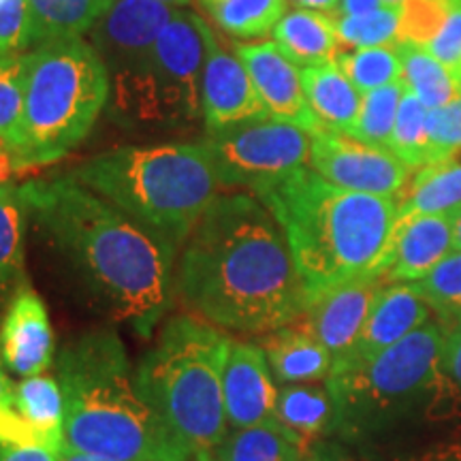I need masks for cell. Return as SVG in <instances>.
Instances as JSON below:
<instances>
[{
	"instance_id": "1",
	"label": "cell",
	"mask_w": 461,
	"mask_h": 461,
	"mask_svg": "<svg viewBox=\"0 0 461 461\" xmlns=\"http://www.w3.org/2000/svg\"><path fill=\"white\" fill-rule=\"evenodd\" d=\"M176 293L218 330L255 336L302 321L308 303L285 230L248 193L218 194L207 207L182 246Z\"/></svg>"
},
{
	"instance_id": "2",
	"label": "cell",
	"mask_w": 461,
	"mask_h": 461,
	"mask_svg": "<svg viewBox=\"0 0 461 461\" xmlns=\"http://www.w3.org/2000/svg\"><path fill=\"white\" fill-rule=\"evenodd\" d=\"M26 210L79 276L96 308L148 336L176 293L177 248L73 173L20 186Z\"/></svg>"
},
{
	"instance_id": "3",
	"label": "cell",
	"mask_w": 461,
	"mask_h": 461,
	"mask_svg": "<svg viewBox=\"0 0 461 461\" xmlns=\"http://www.w3.org/2000/svg\"><path fill=\"white\" fill-rule=\"evenodd\" d=\"M58 383L65 395V448L120 461L194 459L141 395L113 331H90L68 342L58 359Z\"/></svg>"
},
{
	"instance_id": "4",
	"label": "cell",
	"mask_w": 461,
	"mask_h": 461,
	"mask_svg": "<svg viewBox=\"0 0 461 461\" xmlns=\"http://www.w3.org/2000/svg\"><path fill=\"white\" fill-rule=\"evenodd\" d=\"M257 197L285 230L308 302L378 274L397 221L393 197L333 186L308 167L258 190Z\"/></svg>"
},
{
	"instance_id": "5",
	"label": "cell",
	"mask_w": 461,
	"mask_h": 461,
	"mask_svg": "<svg viewBox=\"0 0 461 461\" xmlns=\"http://www.w3.org/2000/svg\"><path fill=\"white\" fill-rule=\"evenodd\" d=\"M73 176L177 250L221 190L199 141L109 149L79 165Z\"/></svg>"
},
{
	"instance_id": "6",
	"label": "cell",
	"mask_w": 461,
	"mask_h": 461,
	"mask_svg": "<svg viewBox=\"0 0 461 461\" xmlns=\"http://www.w3.org/2000/svg\"><path fill=\"white\" fill-rule=\"evenodd\" d=\"M230 338L194 314L171 316L135 370L137 387L194 457L229 434L222 370Z\"/></svg>"
},
{
	"instance_id": "7",
	"label": "cell",
	"mask_w": 461,
	"mask_h": 461,
	"mask_svg": "<svg viewBox=\"0 0 461 461\" xmlns=\"http://www.w3.org/2000/svg\"><path fill=\"white\" fill-rule=\"evenodd\" d=\"M109 103V75L84 37L43 43L24 54V131L15 167L51 165L79 146Z\"/></svg>"
},
{
	"instance_id": "8",
	"label": "cell",
	"mask_w": 461,
	"mask_h": 461,
	"mask_svg": "<svg viewBox=\"0 0 461 461\" xmlns=\"http://www.w3.org/2000/svg\"><path fill=\"white\" fill-rule=\"evenodd\" d=\"M442 342L440 327L425 322L372 361L331 374L327 387L336 400L339 425L370 428L425 397L445 374Z\"/></svg>"
},
{
	"instance_id": "9",
	"label": "cell",
	"mask_w": 461,
	"mask_h": 461,
	"mask_svg": "<svg viewBox=\"0 0 461 461\" xmlns=\"http://www.w3.org/2000/svg\"><path fill=\"white\" fill-rule=\"evenodd\" d=\"M171 14L154 0H113L88 32L109 75V115L126 129L143 126L154 45Z\"/></svg>"
},
{
	"instance_id": "10",
	"label": "cell",
	"mask_w": 461,
	"mask_h": 461,
	"mask_svg": "<svg viewBox=\"0 0 461 461\" xmlns=\"http://www.w3.org/2000/svg\"><path fill=\"white\" fill-rule=\"evenodd\" d=\"M214 31L188 9H173L154 45L143 126H182L199 120L201 84Z\"/></svg>"
},
{
	"instance_id": "11",
	"label": "cell",
	"mask_w": 461,
	"mask_h": 461,
	"mask_svg": "<svg viewBox=\"0 0 461 461\" xmlns=\"http://www.w3.org/2000/svg\"><path fill=\"white\" fill-rule=\"evenodd\" d=\"M221 186H272L310 165V132L274 118L255 120L199 140Z\"/></svg>"
},
{
	"instance_id": "12",
	"label": "cell",
	"mask_w": 461,
	"mask_h": 461,
	"mask_svg": "<svg viewBox=\"0 0 461 461\" xmlns=\"http://www.w3.org/2000/svg\"><path fill=\"white\" fill-rule=\"evenodd\" d=\"M310 169L333 186L395 199L411 180V167L391 149L357 140L350 132L321 126L310 132Z\"/></svg>"
},
{
	"instance_id": "13",
	"label": "cell",
	"mask_w": 461,
	"mask_h": 461,
	"mask_svg": "<svg viewBox=\"0 0 461 461\" xmlns=\"http://www.w3.org/2000/svg\"><path fill=\"white\" fill-rule=\"evenodd\" d=\"M235 54L250 75L269 118L299 126L308 132L321 129V122L316 120L305 96L302 68L278 48V43H238Z\"/></svg>"
},
{
	"instance_id": "14",
	"label": "cell",
	"mask_w": 461,
	"mask_h": 461,
	"mask_svg": "<svg viewBox=\"0 0 461 461\" xmlns=\"http://www.w3.org/2000/svg\"><path fill=\"white\" fill-rule=\"evenodd\" d=\"M383 286L384 280L378 274H370L330 288L305 303L302 321L331 353V372L348 361L370 314L374 297Z\"/></svg>"
},
{
	"instance_id": "15",
	"label": "cell",
	"mask_w": 461,
	"mask_h": 461,
	"mask_svg": "<svg viewBox=\"0 0 461 461\" xmlns=\"http://www.w3.org/2000/svg\"><path fill=\"white\" fill-rule=\"evenodd\" d=\"M201 112L207 135L269 118L246 67L235 51L218 41L216 34H212L205 58Z\"/></svg>"
},
{
	"instance_id": "16",
	"label": "cell",
	"mask_w": 461,
	"mask_h": 461,
	"mask_svg": "<svg viewBox=\"0 0 461 461\" xmlns=\"http://www.w3.org/2000/svg\"><path fill=\"white\" fill-rule=\"evenodd\" d=\"M222 393L229 431L274 420L278 389L261 344L230 338L222 370Z\"/></svg>"
},
{
	"instance_id": "17",
	"label": "cell",
	"mask_w": 461,
	"mask_h": 461,
	"mask_svg": "<svg viewBox=\"0 0 461 461\" xmlns=\"http://www.w3.org/2000/svg\"><path fill=\"white\" fill-rule=\"evenodd\" d=\"M453 221L445 214H402L378 267L384 285L417 282L453 252Z\"/></svg>"
},
{
	"instance_id": "18",
	"label": "cell",
	"mask_w": 461,
	"mask_h": 461,
	"mask_svg": "<svg viewBox=\"0 0 461 461\" xmlns=\"http://www.w3.org/2000/svg\"><path fill=\"white\" fill-rule=\"evenodd\" d=\"M0 357L17 376L45 374L54 363V331L43 299L26 282L15 291L0 327Z\"/></svg>"
},
{
	"instance_id": "19",
	"label": "cell",
	"mask_w": 461,
	"mask_h": 461,
	"mask_svg": "<svg viewBox=\"0 0 461 461\" xmlns=\"http://www.w3.org/2000/svg\"><path fill=\"white\" fill-rule=\"evenodd\" d=\"M429 303L420 297L414 282L384 285L374 297L370 314H367L366 325H363L361 336L357 339L348 361L331 374L350 370V367L372 361L383 350L391 348L400 339L423 327L429 321Z\"/></svg>"
},
{
	"instance_id": "20",
	"label": "cell",
	"mask_w": 461,
	"mask_h": 461,
	"mask_svg": "<svg viewBox=\"0 0 461 461\" xmlns=\"http://www.w3.org/2000/svg\"><path fill=\"white\" fill-rule=\"evenodd\" d=\"M261 348L267 357L269 370L282 384L316 383L327 380L331 374V353L303 321L265 333Z\"/></svg>"
},
{
	"instance_id": "21",
	"label": "cell",
	"mask_w": 461,
	"mask_h": 461,
	"mask_svg": "<svg viewBox=\"0 0 461 461\" xmlns=\"http://www.w3.org/2000/svg\"><path fill=\"white\" fill-rule=\"evenodd\" d=\"M276 423L286 431L303 453L310 445L339 428V414L330 387L321 384H285L276 402Z\"/></svg>"
},
{
	"instance_id": "22",
	"label": "cell",
	"mask_w": 461,
	"mask_h": 461,
	"mask_svg": "<svg viewBox=\"0 0 461 461\" xmlns=\"http://www.w3.org/2000/svg\"><path fill=\"white\" fill-rule=\"evenodd\" d=\"M302 82L310 109L321 126L353 132L361 112L363 95L355 88L339 67L333 62L314 67H302Z\"/></svg>"
},
{
	"instance_id": "23",
	"label": "cell",
	"mask_w": 461,
	"mask_h": 461,
	"mask_svg": "<svg viewBox=\"0 0 461 461\" xmlns=\"http://www.w3.org/2000/svg\"><path fill=\"white\" fill-rule=\"evenodd\" d=\"M274 41L297 67L333 62L342 51L331 15L310 9H293L274 28Z\"/></svg>"
},
{
	"instance_id": "24",
	"label": "cell",
	"mask_w": 461,
	"mask_h": 461,
	"mask_svg": "<svg viewBox=\"0 0 461 461\" xmlns=\"http://www.w3.org/2000/svg\"><path fill=\"white\" fill-rule=\"evenodd\" d=\"M397 216L445 214L461 210V152L417 169L395 197Z\"/></svg>"
},
{
	"instance_id": "25",
	"label": "cell",
	"mask_w": 461,
	"mask_h": 461,
	"mask_svg": "<svg viewBox=\"0 0 461 461\" xmlns=\"http://www.w3.org/2000/svg\"><path fill=\"white\" fill-rule=\"evenodd\" d=\"M14 403L20 417L34 431L39 445L60 453L65 447V395L58 378L48 374L22 378L15 384Z\"/></svg>"
},
{
	"instance_id": "26",
	"label": "cell",
	"mask_w": 461,
	"mask_h": 461,
	"mask_svg": "<svg viewBox=\"0 0 461 461\" xmlns=\"http://www.w3.org/2000/svg\"><path fill=\"white\" fill-rule=\"evenodd\" d=\"M112 3L113 0H28L32 48L60 39L84 37L105 15Z\"/></svg>"
},
{
	"instance_id": "27",
	"label": "cell",
	"mask_w": 461,
	"mask_h": 461,
	"mask_svg": "<svg viewBox=\"0 0 461 461\" xmlns=\"http://www.w3.org/2000/svg\"><path fill=\"white\" fill-rule=\"evenodd\" d=\"M402 62L403 90L423 103L428 109H438L461 96V77L442 65L434 54L419 45L400 41L395 45Z\"/></svg>"
},
{
	"instance_id": "28",
	"label": "cell",
	"mask_w": 461,
	"mask_h": 461,
	"mask_svg": "<svg viewBox=\"0 0 461 461\" xmlns=\"http://www.w3.org/2000/svg\"><path fill=\"white\" fill-rule=\"evenodd\" d=\"M210 20L229 37L250 41L274 32L286 0H199Z\"/></svg>"
},
{
	"instance_id": "29",
	"label": "cell",
	"mask_w": 461,
	"mask_h": 461,
	"mask_svg": "<svg viewBox=\"0 0 461 461\" xmlns=\"http://www.w3.org/2000/svg\"><path fill=\"white\" fill-rule=\"evenodd\" d=\"M216 461H303V448L276 420L230 429L214 453Z\"/></svg>"
},
{
	"instance_id": "30",
	"label": "cell",
	"mask_w": 461,
	"mask_h": 461,
	"mask_svg": "<svg viewBox=\"0 0 461 461\" xmlns=\"http://www.w3.org/2000/svg\"><path fill=\"white\" fill-rule=\"evenodd\" d=\"M28 216L22 190L0 186V291L24 285V221Z\"/></svg>"
},
{
	"instance_id": "31",
	"label": "cell",
	"mask_w": 461,
	"mask_h": 461,
	"mask_svg": "<svg viewBox=\"0 0 461 461\" xmlns=\"http://www.w3.org/2000/svg\"><path fill=\"white\" fill-rule=\"evenodd\" d=\"M336 65L361 95L402 82V62L395 45L339 51Z\"/></svg>"
},
{
	"instance_id": "32",
	"label": "cell",
	"mask_w": 461,
	"mask_h": 461,
	"mask_svg": "<svg viewBox=\"0 0 461 461\" xmlns=\"http://www.w3.org/2000/svg\"><path fill=\"white\" fill-rule=\"evenodd\" d=\"M342 48H383L400 43V5L383 7L361 15H331Z\"/></svg>"
},
{
	"instance_id": "33",
	"label": "cell",
	"mask_w": 461,
	"mask_h": 461,
	"mask_svg": "<svg viewBox=\"0 0 461 461\" xmlns=\"http://www.w3.org/2000/svg\"><path fill=\"white\" fill-rule=\"evenodd\" d=\"M428 113L429 109L417 96L403 90L389 149L411 169H420L429 163Z\"/></svg>"
},
{
	"instance_id": "34",
	"label": "cell",
	"mask_w": 461,
	"mask_h": 461,
	"mask_svg": "<svg viewBox=\"0 0 461 461\" xmlns=\"http://www.w3.org/2000/svg\"><path fill=\"white\" fill-rule=\"evenodd\" d=\"M402 96H403L402 82L366 92L361 99V112H359V118H357V126L350 135H355L357 140L366 143H372V146L389 149Z\"/></svg>"
},
{
	"instance_id": "35",
	"label": "cell",
	"mask_w": 461,
	"mask_h": 461,
	"mask_svg": "<svg viewBox=\"0 0 461 461\" xmlns=\"http://www.w3.org/2000/svg\"><path fill=\"white\" fill-rule=\"evenodd\" d=\"M24 131V56H0V140L15 152Z\"/></svg>"
},
{
	"instance_id": "36",
	"label": "cell",
	"mask_w": 461,
	"mask_h": 461,
	"mask_svg": "<svg viewBox=\"0 0 461 461\" xmlns=\"http://www.w3.org/2000/svg\"><path fill=\"white\" fill-rule=\"evenodd\" d=\"M420 297L440 316H451L461 310V250H453L431 272L414 282Z\"/></svg>"
},
{
	"instance_id": "37",
	"label": "cell",
	"mask_w": 461,
	"mask_h": 461,
	"mask_svg": "<svg viewBox=\"0 0 461 461\" xmlns=\"http://www.w3.org/2000/svg\"><path fill=\"white\" fill-rule=\"evenodd\" d=\"M448 9L451 0H403L400 3V41L428 48L447 20Z\"/></svg>"
},
{
	"instance_id": "38",
	"label": "cell",
	"mask_w": 461,
	"mask_h": 461,
	"mask_svg": "<svg viewBox=\"0 0 461 461\" xmlns=\"http://www.w3.org/2000/svg\"><path fill=\"white\" fill-rule=\"evenodd\" d=\"M428 152L429 163L451 158L461 152V96L447 105L429 109Z\"/></svg>"
},
{
	"instance_id": "39",
	"label": "cell",
	"mask_w": 461,
	"mask_h": 461,
	"mask_svg": "<svg viewBox=\"0 0 461 461\" xmlns=\"http://www.w3.org/2000/svg\"><path fill=\"white\" fill-rule=\"evenodd\" d=\"M31 48L28 0H0V56H24Z\"/></svg>"
},
{
	"instance_id": "40",
	"label": "cell",
	"mask_w": 461,
	"mask_h": 461,
	"mask_svg": "<svg viewBox=\"0 0 461 461\" xmlns=\"http://www.w3.org/2000/svg\"><path fill=\"white\" fill-rule=\"evenodd\" d=\"M14 391L15 384L5 372V361L0 357V447H41L34 431L15 411Z\"/></svg>"
},
{
	"instance_id": "41",
	"label": "cell",
	"mask_w": 461,
	"mask_h": 461,
	"mask_svg": "<svg viewBox=\"0 0 461 461\" xmlns=\"http://www.w3.org/2000/svg\"><path fill=\"white\" fill-rule=\"evenodd\" d=\"M425 50L461 77V0H451L447 20Z\"/></svg>"
},
{
	"instance_id": "42",
	"label": "cell",
	"mask_w": 461,
	"mask_h": 461,
	"mask_svg": "<svg viewBox=\"0 0 461 461\" xmlns=\"http://www.w3.org/2000/svg\"><path fill=\"white\" fill-rule=\"evenodd\" d=\"M440 359H442V372H445L447 376L461 389V325H457L451 333H448V336H445V342H442V350H440Z\"/></svg>"
},
{
	"instance_id": "43",
	"label": "cell",
	"mask_w": 461,
	"mask_h": 461,
	"mask_svg": "<svg viewBox=\"0 0 461 461\" xmlns=\"http://www.w3.org/2000/svg\"><path fill=\"white\" fill-rule=\"evenodd\" d=\"M0 461H58V453L45 447H0Z\"/></svg>"
},
{
	"instance_id": "44",
	"label": "cell",
	"mask_w": 461,
	"mask_h": 461,
	"mask_svg": "<svg viewBox=\"0 0 461 461\" xmlns=\"http://www.w3.org/2000/svg\"><path fill=\"white\" fill-rule=\"evenodd\" d=\"M384 0H339L338 11L333 15H361L383 7Z\"/></svg>"
},
{
	"instance_id": "45",
	"label": "cell",
	"mask_w": 461,
	"mask_h": 461,
	"mask_svg": "<svg viewBox=\"0 0 461 461\" xmlns=\"http://www.w3.org/2000/svg\"><path fill=\"white\" fill-rule=\"evenodd\" d=\"M15 171L17 167H15L14 152H11L7 143L0 140V186H3V184H9Z\"/></svg>"
},
{
	"instance_id": "46",
	"label": "cell",
	"mask_w": 461,
	"mask_h": 461,
	"mask_svg": "<svg viewBox=\"0 0 461 461\" xmlns=\"http://www.w3.org/2000/svg\"><path fill=\"white\" fill-rule=\"evenodd\" d=\"M293 5H297L299 9H310V11H321V14L333 15L338 11L339 0H291Z\"/></svg>"
},
{
	"instance_id": "47",
	"label": "cell",
	"mask_w": 461,
	"mask_h": 461,
	"mask_svg": "<svg viewBox=\"0 0 461 461\" xmlns=\"http://www.w3.org/2000/svg\"><path fill=\"white\" fill-rule=\"evenodd\" d=\"M58 461H120V459H109V457H101V455H90V453H79V451H71V448H60L58 453Z\"/></svg>"
},
{
	"instance_id": "48",
	"label": "cell",
	"mask_w": 461,
	"mask_h": 461,
	"mask_svg": "<svg viewBox=\"0 0 461 461\" xmlns=\"http://www.w3.org/2000/svg\"><path fill=\"white\" fill-rule=\"evenodd\" d=\"M420 461H461V448H448V451H438L431 455H425Z\"/></svg>"
},
{
	"instance_id": "49",
	"label": "cell",
	"mask_w": 461,
	"mask_h": 461,
	"mask_svg": "<svg viewBox=\"0 0 461 461\" xmlns=\"http://www.w3.org/2000/svg\"><path fill=\"white\" fill-rule=\"evenodd\" d=\"M453 221V248L461 250V210L451 216Z\"/></svg>"
},
{
	"instance_id": "50",
	"label": "cell",
	"mask_w": 461,
	"mask_h": 461,
	"mask_svg": "<svg viewBox=\"0 0 461 461\" xmlns=\"http://www.w3.org/2000/svg\"><path fill=\"white\" fill-rule=\"evenodd\" d=\"M154 3H163V5H169L173 9H180V7H186L190 5V0H154Z\"/></svg>"
},
{
	"instance_id": "51",
	"label": "cell",
	"mask_w": 461,
	"mask_h": 461,
	"mask_svg": "<svg viewBox=\"0 0 461 461\" xmlns=\"http://www.w3.org/2000/svg\"><path fill=\"white\" fill-rule=\"evenodd\" d=\"M193 461H216L214 455H199V457H194Z\"/></svg>"
},
{
	"instance_id": "52",
	"label": "cell",
	"mask_w": 461,
	"mask_h": 461,
	"mask_svg": "<svg viewBox=\"0 0 461 461\" xmlns=\"http://www.w3.org/2000/svg\"><path fill=\"white\" fill-rule=\"evenodd\" d=\"M451 319H453L455 322H457V325H461V310H457V312H455V314L451 316Z\"/></svg>"
},
{
	"instance_id": "53",
	"label": "cell",
	"mask_w": 461,
	"mask_h": 461,
	"mask_svg": "<svg viewBox=\"0 0 461 461\" xmlns=\"http://www.w3.org/2000/svg\"><path fill=\"white\" fill-rule=\"evenodd\" d=\"M403 0H384V5H400Z\"/></svg>"
},
{
	"instance_id": "54",
	"label": "cell",
	"mask_w": 461,
	"mask_h": 461,
	"mask_svg": "<svg viewBox=\"0 0 461 461\" xmlns=\"http://www.w3.org/2000/svg\"><path fill=\"white\" fill-rule=\"evenodd\" d=\"M303 461H322V459H319V457H303Z\"/></svg>"
}]
</instances>
